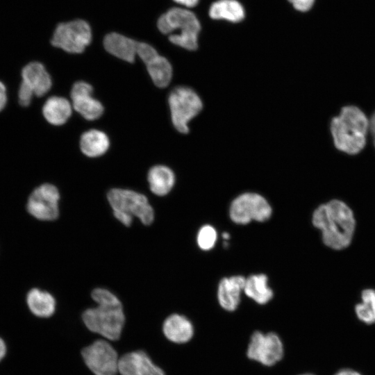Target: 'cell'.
Returning <instances> with one entry per match:
<instances>
[{"label":"cell","mask_w":375,"mask_h":375,"mask_svg":"<svg viewBox=\"0 0 375 375\" xmlns=\"http://www.w3.org/2000/svg\"><path fill=\"white\" fill-rule=\"evenodd\" d=\"M108 136L103 131L91 129L85 132L81 137L80 147L83 154L90 158L100 156L109 148Z\"/></svg>","instance_id":"603a6c76"},{"label":"cell","mask_w":375,"mask_h":375,"mask_svg":"<svg viewBox=\"0 0 375 375\" xmlns=\"http://www.w3.org/2000/svg\"><path fill=\"white\" fill-rule=\"evenodd\" d=\"M299 375H314V374H299Z\"/></svg>","instance_id":"d590c367"},{"label":"cell","mask_w":375,"mask_h":375,"mask_svg":"<svg viewBox=\"0 0 375 375\" xmlns=\"http://www.w3.org/2000/svg\"><path fill=\"white\" fill-rule=\"evenodd\" d=\"M6 353V344L4 341L3 340V339L0 338V361L5 356Z\"/></svg>","instance_id":"d6a6232c"},{"label":"cell","mask_w":375,"mask_h":375,"mask_svg":"<svg viewBox=\"0 0 375 375\" xmlns=\"http://www.w3.org/2000/svg\"><path fill=\"white\" fill-rule=\"evenodd\" d=\"M246 278L241 275L224 278L219 283L217 299L220 306L225 310H235L240 302Z\"/></svg>","instance_id":"9a60e30c"},{"label":"cell","mask_w":375,"mask_h":375,"mask_svg":"<svg viewBox=\"0 0 375 375\" xmlns=\"http://www.w3.org/2000/svg\"><path fill=\"white\" fill-rule=\"evenodd\" d=\"M174 2L180 4L185 8H193L196 6L199 0H173Z\"/></svg>","instance_id":"4dcf8cb0"},{"label":"cell","mask_w":375,"mask_h":375,"mask_svg":"<svg viewBox=\"0 0 375 375\" xmlns=\"http://www.w3.org/2000/svg\"><path fill=\"white\" fill-rule=\"evenodd\" d=\"M22 81L33 92L34 95L42 97L51 89V78L44 66L38 62L27 64L22 71Z\"/></svg>","instance_id":"2e32d148"},{"label":"cell","mask_w":375,"mask_h":375,"mask_svg":"<svg viewBox=\"0 0 375 375\" xmlns=\"http://www.w3.org/2000/svg\"><path fill=\"white\" fill-rule=\"evenodd\" d=\"M268 278L265 274H253L245 280L244 293L258 304L268 303L274 296L272 290L268 286Z\"/></svg>","instance_id":"7402d4cb"},{"label":"cell","mask_w":375,"mask_h":375,"mask_svg":"<svg viewBox=\"0 0 375 375\" xmlns=\"http://www.w3.org/2000/svg\"><path fill=\"white\" fill-rule=\"evenodd\" d=\"M147 180L149 189L157 196L167 195L175 183V175L168 167L158 165L152 167L148 172Z\"/></svg>","instance_id":"d6986e66"},{"label":"cell","mask_w":375,"mask_h":375,"mask_svg":"<svg viewBox=\"0 0 375 375\" xmlns=\"http://www.w3.org/2000/svg\"><path fill=\"white\" fill-rule=\"evenodd\" d=\"M92 40L90 25L84 20L76 19L59 24L53 34V46L71 53H81Z\"/></svg>","instance_id":"9c48e42d"},{"label":"cell","mask_w":375,"mask_h":375,"mask_svg":"<svg viewBox=\"0 0 375 375\" xmlns=\"http://www.w3.org/2000/svg\"><path fill=\"white\" fill-rule=\"evenodd\" d=\"M60 193L50 183H44L35 188L28 197L27 212L40 221H53L59 215Z\"/></svg>","instance_id":"8fae6325"},{"label":"cell","mask_w":375,"mask_h":375,"mask_svg":"<svg viewBox=\"0 0 375 375\" xmlns=\"http://www.w3.org/2000/svg\"><path fill=\"white\" fill-rule=\"evenodd\" d=\"M7 102L6 88L4 84L0 81V111L2 110Z\"/></svg>","instance_id":"f546056e"},{"label":"cell","mask_w":375,"mask_h":375,"mask_svg":"<svg viewBox=\"0 0 375 375\" xmlns=\"http://www.w3.org/2000/svg\"><path fill=\"white\" fill-rule=\"evenodd\" d=\"M138 44V42L117 33H110L103 40V46L108 53L128 62L135 60Z\"/></svg>","instance_id":"e0dca14e"},{"label":"cell","mask_w":375,"mask_h":375,"mask_svg":"<svg viewBox=\"0 0 375 375\" xmlns=\"http://www.w3.org/2000/svg\"><path fill=\"white\" fill-rule=\"evenodd\" d=\"M229 234L226 232L225 233H223L222 234V238L224 239V240H228L230 237H229Z\"/></svg>","instance_id":"e575fe53"},{"label":"cell","mask_w":375,"mask_h":375,"mask_svg":"<svg viewBox=\"0 0 375 375\" xmlns=\"http://www.w3.org/2000/svg\"><path fill=\"white\" fill-rule=\"evenodd\" d=\"M157 26L162 33L169 35L174 44L189 51L197 49L201 24L191 10L172 8L159 17Z\"/></svg>","instance_id":"277c9868"},{"label":"cell","mask_w":375,"mask_h":375,"mask_svg":"<svg viewBox=\"0 0 375 375\" xmlns=\"http://www.w3.org/2000/svg\"><path fill=\"white\" fill-rule=\"evenodd\" d=\"M335 375H361V374L351 369H342V370L339 371Z\"/></svg>","instance_id":"836d02e7"},{"label":"cell","mask_w":375,"mask_h":375,"mask_svg":"<svg viewBox=\"0 0 375 375\" xmlns=\"http://www.w3.org/2000/svg\"><path fill=\"white\" fill-rule=\"evenodd\" d=\"M118 370L119 375H167L165 370L143 349L121 354Z\"/></svg>","instance_id":"7c38bea8"},{"label":"cell","mask_w":375,"mask_h":375,"mask_svg":"<svg viewBox=\"0 0 375 375\" xmlns=\"http://www.w3.org/2000/svg\"><path fill=\"white\" fill-rule=\"evenodd\" d=\"M297 10L308 11L314 5L315 0H288Z\"/></svg>","instance_id":"f1b7e54d"},{"label":"cell","mask_w":375,"mask_h":375,"mask_svg":"<svg viewBox=\"0 0 375 375\" xmlns=\"http://www.w3.org/2000/svg\"><path fill=\"white\" fill-rule=\"evenodd\" d=\"M361 299L362 302L355 307L357 317L367 324L375 323V290H364L361 294Z\"/></svg>","instance_id":"d4e9b609"},{"label":"cell","mask_w":375,"mask_h":375,"mask_svg":"<svg viewBox=\"0 0 375 375\" xmlns=\"http://www.w3.org/2000/svg\"><path fill=\"white\" fill-rule=\"evenodd\" d=\"M158 53L150 44L145 42H138L137 55L145 64Z\"/></svg>","instance_id":"4316f807"},{"label":"cell","mask_w":375,"mask_h":375,"mask_svg":"<svg viewBox=\"0 0 375 375\" xmlns=\"http://www.w3.org/2000/svg\"><path fill=\"white\" fill-rule=\"evenodd\" d=\"M312 222L322 231V241L327 247L341 250L351 242L356 221L344 202L333 199L320 205L312 214Z\"/></svg>","instance_id":"7a4b0ae2"},{"label":"cell","mask_w":375,"mask_h":375,"mask_svg":"<svg viewBox=\"0 0 375 375\" xmlns=\"http://www.w3.org/2000/svg\"><path fill=\"white\" fill-rule=\"evenodd\" d=\"M33 95V91L24 83L22 82L18 92L19 103L22 106H28Z\"/></svg>","instance_id":"83f0119b"},{"label":"cell","mask_w":375,"mask_h":375,"mask_svg":"<svg viewBox=\"0 0 375 375\" xmlns=\"http://www.w3.org/2000/svg\"><path fill=\"white\" fill-rule=\"evenodd\" d=\"M95 306L85 309L81 321L88 331L111 342L121 338L126 315L121 300L111 291L97 288L91 292Z\"/></svg>","instance_id":"6da1fadb"},{"label":"cell","mask_w":375,"mask_h":375,"mask_svg":"<svg viewBox=\"0 0 375 375\" xmlns=\"http://www.w3.org/2000/svg\"><path fill=\"white\" fill-rule=\"evenodd\" d=\"M369 128L371 130V132H372V136H373V139H374V145H375V112L372 115L370 121L369 122Z\"/></svg>","instance_id":"1f68e13d"},{"label":"cell","mask_w":375,"mask_h":375,"mask_svg":"<svg viewBox=\"0 0 375 375\" xmlns=\"http://www.w3.org/2000/svg\"><path fill=\"white\" fill-rule=\"evenodd\" d=\"M369 121L358 108H343L340 115L332 119L331 133L337 149L349 154H356L364 147Z\"/></svg>","instance_id":"3957f363"},{"label":"cell","mask_w":375,"mask_h":375,"mask_svg":"<svg viewBox=\"0 0 375 375\" xmlns=\"http://www.w3.org/2000/svg\"><path fill=\"white\" fill-rule=\"evenodd\" d=\"M161 331L167 341L175 344H183L192 340L194 329L187 317L172 313L162 321Z\"/></svg>","instance_id":"5bb4252c"},{"label":"cell","mask_w":375,"mask_h":375,"mask_svg":"<svg viewBox=\"0 0 375 375\" xmlns=\"http://www.w3.org/2000/svg\"><path fill=\"white\" fill-rule=\"evenodd\" d=\"M72 112L71 103L61 97H51L42 108V113L46 120L56 126L64 124L69 119Z\"/></svg>","instance_id":"ffe728a7"},{"label":"cell","mask_w":375,"mask_h":375,"mask_svg":"<svg viewBox=\"0 0 375 375\" xmlns=\"http://www.w3.org/2000/svg\"><path fill=\"white\" fill-rule=\"evenodd\" d=\"M26 301L31 312L39 318H49L56 310L55 297L45 290L32 288L27 293Z\"/></svg>","instance_id":"ac0fdd59"},{"label":"cell","mask_w":375,"mask_h":375,"mask_svg":"<svg viewBox=\"0 0 375 375\" xmlns=\"http://www.w3.org/2000/svg\"><path fill=\"white\" fill-rule=\"evenodd\" d=\"M283 355L284 346L276 333L256 331L251 335L247 351L250 360L271 367L278 362Z\"/></svg>","instance_id":"30bf717a"},{"label":"cell","mask_w":375,"mask_h":375,"mask_svg":"<svg viewBox=\"0 0 375 375\" xmlns=\"http://www.w3.org/2000/svg\"><path fill=\"white\" fill-rule=\"evenodd\" d=\"M272 209L262 195L254 192H245L238 196L229 209L231 219L238 224H247L251 221L263 222L268 220Z\"/></svg>","instance_id":"ba28073f"},{"label":"cell","mask_w":375,"mask_h":375,"mask_svg":"<svg viewBox=\"0 0 375 375\" xmlns=\"http://www.w3.org/2000/svg\"><path fill=\"white\" fill-rule=\"evenodd\" d=\"M93 89L85 81H77L72 86L71 99L72 108L88 120L99 118L103 112V106L92 96Z\"/></svg>","instance_id":"4fadbf2b"},{"label":"cell","mask_w":375,"mask_h":375,"mask_svg":"<svg viewBox=\"0 0 375 375\" xmlns=\"http://www.w3.org/2000/svg\"><path fill=\"white\" fill-rule=\"evenodd\" d=\"M149 74L158 88L167 87L172 77V67L169 60L158 53L145 63Z\"/></svg>","instance_id":"cb8c5ba5"},{"label":"cell","mask_w":375,"mask_h":375,"mask_svg":"<svg viewBox=\"0 0 375 375\" xmlns=\"http://www.w3.org/2000/svg\"><path fill=\"white\" fill-rule=\"evenodd\" d=\"M208 14L213 19L233 23L240 22L245 17L244 7L237 0H217L210 6Z\"/></svg>","instance_id":"44dd1931"},{"label":"cell","mask_w":375,"mask_h":375,"mask_svg":"<svg viewBox=\"0 0 375 375\" xmlns=\"http://www.w3.org/2000/svg\"><path fill=\"white\" fill-rule=\"evenodd\" d=\"M168 103L174 126L178 132L187 133L188 122L202 110L201 98L192 89L179 86L171 91Z\"/></svg>","instance_id":"52a82bcc"},{"label":"cell","mask_w":375,"mask_h":375,"mask_svg":"<svg viewBox=\"0 0 375 375\" xmlns=\"http://www.w3.org/2000/svg\"><path fill=\"white\" fill-rule=\"evenodd\" d=\"M81 356L93 375H119L120 354L112 342L98 338L82 348Z\"/></svg>","instance_id":"8992f818"},{"label":"cell","mask_w":375,"mask_h":375,"mask_svg":"<svg viewBox=\"0 0 375 375\" xmlns=\"http://www.w3.org/2000/svg\"><path fill=\"white\" fill-rule=\"evenodd\" d=\"M217 238V231L210 225H204L199 231L197 241L199 247L203 251L212 249Z\"/></svg>","instance_id":"484cf974"},{"label":"cell","mask_w":375,"mask_h":375,"mask_svg":"<svg viewBox=\"0 0 375 375\" xmlns=\"http://www.w3.org/2000/svg\"><path fill=\"white\" fill-rule=\"evenodd\" d=\"M107 199L114 217L126 226L131 225L133 217L138 218L144 225H150L154 219L153 207L142 193L112 188L108 192Z\"/></svg>","instance_id":"5b68a950"}]
</instances>
